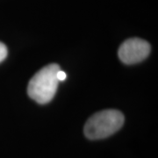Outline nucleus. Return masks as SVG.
Masks as SVG:
<instances>
[{
    "label": "nucleus",
    "mask_w": 158,
    "mask_h": 158,
    "mask_svg": "<svg viewBox=\"0 0 158 158\" xmlns=\"http://www.w3.org/2000/svg\"><path fill=\"white\" fill-rule=\"evenodd\" d=\"M59 70L60 67L56 63L40 69L29 82L27 86L29 97L39 104L50 102L56 92L59 82L56 74Z\"/></svg>",
    "instance_id": "nucleus-1"
},
{
    "label": "nucleus",
    "mask_w": 158,
    "mask_h": 158,
    "mask_svg": "<svg viewBox=\"0 0 158 158\" xmlns=\"http://www.w3.org/2000/svg\"><path fill=\"white\" fill-rule=\"evenodd\" d=\"M124 124V115L117 110H104L93 114L85 126V135L90 140L106 138Z\"/></svg>",
    "instance_id": "nucleus-2"
},
{
    "label": "nucleus",
    "mask_w": 158,
    "mask_h": 158,
    "mask_svg": "<svg viewBox=\"0 0 158 158\" xmlns=\"http://www.w3.org/2000/svg\"><path fill=\"white\" fill-rule=\"evenodd\" d=\"M150 45L146 40L131 38L125 40L118 48L120 61L126 64H135L143 61L150 53Z\"/></svg>",
    "instance_id": "nucleus-3"
},
{
    "label": "nucleus",
    "mask_w": 158,
    "mask_h": 158,
    "mask_svg": "<svg viewBox=\"0 0 158 158\" xmlns=\"http://www.w3.org/2000/svg\"><path fill=\"white\" fill-rule=\"evenodd\" d=\"M6 56H7V48L4 43L0 42V62H3Z\"/></svg>",
    "instance_id": "nucleus-4"
},
{
    "label": "nucleus",
    "mask_w": 158,
    "mask_h": 158,
    "mask_svg": "<svg viewBox=\"0 0 158 158\" xmlns=\"http://www.w3.org/2000/svg\"><path fill=\"white\" fill-rule=\"evenodd\" d=\"M56 77L57 79H58V81H63V80L66 79V73L63 72V71H62V70L60 69V70L57 72Z\"/></svg>",
    "instance_id": "nucleus-5"
}]
</instances>
